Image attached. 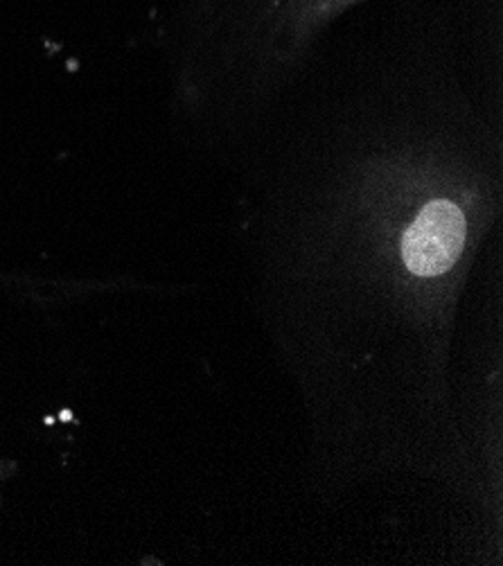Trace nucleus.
Returning a JSON list of instances; mask_svg holds the SVG:
<instances>
[{"label": "nucleus", "mask_w": 503, "mask_h": 566, "mask_svg": "<svg viewBox=\"0 0 503 566\" xmlns=\"http://www.w3.org/2000/svg\"><path fill=\"white\" fill-rule=\"evenodd\" d=\"M465 242V217L452 201H431L409 226L402 255L411 273L440 275L452 269Z\"/></svg>", "instance_id": "obj_1"}]
</instances>
